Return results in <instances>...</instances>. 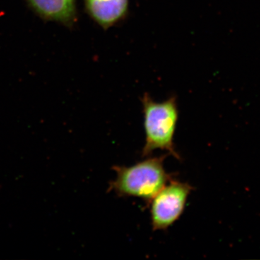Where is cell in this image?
Returning <instances> with one entry per match:
<instances>
[{
	"mask_svg": "<svg viewBox=\"0 0 260 260\" xmlns=\"http://www.w3.org/2000/svg\"><path fill=\"white\" fill-rule=\"evenodd\" d=\"M165 155L145 159L131 167H113L116 173L109 190L119 197H134L150 202L172 179L164 168Z\"/></svg>",
	"mask_w": 260,
	"mask_h": 260,
	"instance_id": "cell-1",
	"label": "cell"
},
{
	"mask_svg": "<svg viewBox=\"0 0 260 260\" xmlns=\"http://www.w3.org/2000/svg\"><path fill=\"white\" fill-rule=\"evenodd\" d=\"M141 102L145 133L142 155L149 157L155 150H162L180 160L174 142L179 119L177 97L172 95L164 102H156L146 93L141 98Z\"/></svg>",
	"mask_w": 260,
	"mask_h": 260,
	"instance_id": "cell-2",
	"label": "cell"
},
{
	"mask_svg": "<svg viewBox=\"0 0 260 260\" xmlns=\"http://www.w3.org/2000/svg\"><path fill=\"white\" fill-rule=\"evenodd\" d=\"M193 188L187 183L171 179L150 201L154 231L167 230L180 218Z\"/></svg>",
	"mask_w": 260,
	"mask_h": 260,
	"instance_id": "cell-3",
	"label": "cell"
},
{
	"mask_svg": "<svg viewBox=\"0 0 260 260\" xmlns=\"http://www.w3.org/2000/svg\"><path fill=\"white\" fill-rule=\"evenodd\" d=\"M30 10L44 21L56 22L73 29L78 23L76 0H25Z\"/></svg>",
	"mask_w": 260,
	"mask_h": 260,
	"instance_id": "cell-4",
	"label": "cell"
},
{
	"mask_svg": "<svg viewBox=\"0 0 260 260\" xmlns=\"http://www.w3.org/2000/svg\"><path fill=\"white\" fill-rule=\"evenodd\" d=\"M85 13L101 28L107 30L125 20L129 0H83Z\"/></svg>",
	"mask_w": 260,
	"mask_h": 260,
	"instance_id": "cell-5",
	"label": "cell"
}]
</instances>
